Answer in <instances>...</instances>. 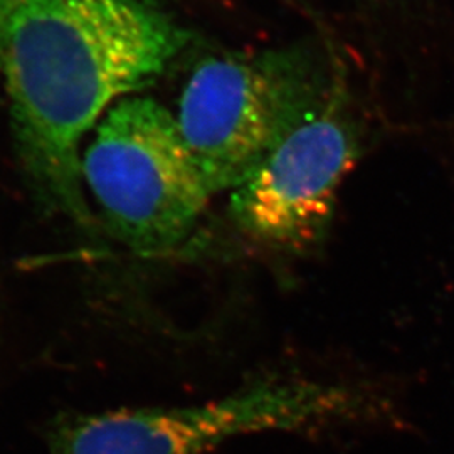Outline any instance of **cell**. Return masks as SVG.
I'll return each instance as SVG.
<instances>
[{"label":"cell","instance_id":"obj_1","mask_svg":"<svg viewBox=\"0 0 454 454\" xmlns=\"http://www.w3.org/2000/svg\"><path fill=\"white\" fill-rule=\"evenodd\" d=\"M191 33L160 0H0V78L22 172L39 204L95 227L84 138L157 82Z\"/></svg>","mask_w":454,"mask_h":454},{"label":"cell","instance_id":"obj_2","mask_svg":"<svg viewBox=\"0 0 454 454\" xmlns=\"http://www.w3.org/2000/svg\"><path fill=\"white\" fill-rule=\"evenodd\" d=\"M90 135L82 184L114 239L145 258L179 249L212 194L176 114L153 98L133 95L114 105Z\"/></svg>","mask_w":454,"mask_h":454},{"label":"cell","instance_id":"obj_3","mask_svg":"<svg viewBox=\"0 0 454 454\" xmlns=\"http://www.w3.org/2000/svg\"><path fill=\"white\" fill-rule=\"evenodd\" d=\"M328 95L301 58L223 56L195 67L176 118L215 195L243 184Z\"/></svg>","mask_w":454,"mask_h":454},{"label":"cell","instance_id":"obj_4","mask_svg":"<svg viewBox=\"0 0 454 454\" xmlns=\"http://www.w3.org/2000/svg\"><path fill=\"white\" fill-rule=\"evenodd\" d=\"M357 390L313 380H268L202 404L76 416L52 436V454H202L227 439L357 418Z\"/></svg>","mask_w":454,"mask_h":454},{"label":"cell","instance_id":"obj_5","mask_svg":"<svg viewBox=\"0 0 454 454\" xmlns=\"http://www.w3.org/2000/svg\"><path fill=\"white\" fill-rule=\"evenodd\" d=\"M343 114L340 99L328 95L231 191L229 214L247 238L285 251L324 239L341 182L358 157L357 135Z\"/></svg>","mask_w":454,"mask_h":454}]
</instances>
